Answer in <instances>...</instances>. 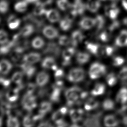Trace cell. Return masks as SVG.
Here are the masks:
<instances>
[{"label":"cell","instance_id":"21","mask_svg":"<svg viewBox=\"0 0 127 127\" xmlns=\"http://www.w3.org/2000/svg\"><path fill=\"white\" fill-rule=\"evenodd\" d=\"M25 48L21 46H17L14 48L10 53V58L13 61L16 62L21 58L22 54L24 52Z\"/></svg>","mask_w":127,"mask_h":127},{"label":"cell","instance_id":"63","mask_svg":"<svg viewBox=\"0 0 127 127\" xmlns=\"http://www.w3.org/2000/svg\"></svg>","mask_w":127,"mask_h":127},{"label":"cell","instance_id":"11","mask_svg":"<svg viewBox=\"0 0 127 127\" xmlns=\"http://www.w3.org/2000/svg\"><path fill=\"white\" fill-rule=\"evenodd\" d=\"M45 14L46 18L50 22H57L60 20V14L56 9H52L46 10Z\"/></svg>","mask_w":127,"mask_h":127},{"label":"cell","instance_id":"8","mask_svg":"<svg viewBox=\"0 0 127 127\" xmlns=\"http://www.w3.org/2000/svg\"><path fill=\"white\" fill-rule=\"evenodd\" d=\"M41 60V55L37 53H31L24 55L23 60L24 62L28 64H35L39 62Z\"/></svg>","mask_w":127,"mask_h":127},{"label":"cell","instance_id":"38","mask_svg":"<svg viewBox=\"0 0 127 127\" xmlns=\"http://www.w3.org/2000/svg\"><path fill=\"white\" fill-rule=\"evenodd\" d=\"M57 3L59 8L63 11L70 8L71 6L68 0H57Z\"/></svg>","mask_w":127,"mask_h":127},{"label":"cell","instance_id":"12","mask_svg":"<svg viewBox=\"0 0 127 127\" xmlns=\"http://www.w3.org/2000/svg\"><path fill=\"white\" fill-rule=\"evenodd\" d=\"M72 121L74 123L79 122L83 119L84 111L82 109H71L69 112Z\"/></svg>","mask_w":127,"mask_h":127},{"label":"cell","instance_id":"44","mask_svg":"<svg viewBox=\"0 0 127 127\" xmlns=\"http://www.w3.org/2000/svg\"><path fill=\"white\" fill-rule=\"evenodd\" d=\"M102 107L104 110H111L113 109L115 107L114 101L110 99L105 100L102 104Z\"/></svg>","mask_w":127,"mask_h":127},{"label":"cell","instance_id":"41","mask_svg":"<svg viewBox=\"0 0 127 127\" xmlns=\"http://www.w3.org/2000/svg\"><path fill=\"white\" fill-rule=\"evenodd\" d=\"M44 40L40 36H37L35 38L32 42V46L35 49H40L44 46Z\"/></svg>","mask_w":127,"mask_h":127},{"label":"cell","instance_id":"30","mask_svg":"<svg viewBox=\"0 0 127 127\" xmlns=\"http://www.w3.org/2000/svg\"><path fill=\"white\" fill-rule=\"evenodd\" d=\"M99 106V103L93 98H89L87 100L85 104V108L87 111L94 110Z\"/></svg>","mask_w":127,"mask_h":127},{"label":"cell","instance_id":"31","mask_svg":"<svg viewBox=\"0 0 127 127\" xmlns=\"http://www.w3.org/2000/svg\"><path fill=\"white\" fill-rule=\"evenodd\" d=\"M51 109V103L48 101H43L40 105L39 113L45 116L46 114L50 112Z\"/></svg>","mask_w":127,"mask_h":127},{"label":"cell","instance_id":"35","mask_svg":"<svg viewBox=\"0 0 127 127\" xmlns=\"http://www.w3.org/2000/svg\"><path fill=\"white\" fill-rule=\"evenodd\" d=\"M76 52V50L73 47H68L64 50L63 52V57L64 60L70 61L72 57Z\"/></svg>","mask_w":127,"mask_h":127},{"label":"cell","instance_id":"3","mask_svg":"<svg viewBox=\"0 0 127 127\" xmlns=\"http://www.w3.org/2000/svg\"><path fill=\"white\" fill-rule=\"evenodd\" d=\"M36 97L33 94L24 95L22 100V105L24 110L31 111L37 106Z\"/></svg>","mask_w":127,"mask_h":127},{"label":"cell","instance_id":"45","mask_svg":"<svg viewBox=\"0 0 127 127\" xmlns=\"http://www.w3.org/2000/svg\"><path fill=\"white\" fill-rule=\"evenodd\" d=\"M107 82L109 86H115L117 82V78L115 74L113 73H111L108 74L106 77Z\"/></svg>","mask_w":127,"mask_h":127},{"label":"cell","instance_id":"2","mask_svg":"<svg viewBox=\"0 0 127 127\" xmlns=\"http://www.w3.org/2000/svg\"><path fill=\"white\" fill-rule=\"evenodd\" d=\"M106 67L105 65L98 63L93 64L90 67L89 75L91 79H96L105 74L106 72Z\"/></svg>","mask_w":127,"mask_h":127},{"label":"cell","instance_id":"5","mask_svg":"<svg viewBox=\"0 0 127 127\" xmlns=\"http://www.w3.org/2000/svg\"><path fill=\"white\" fill-rule=\"evenodd\" d=\"M86 49L93 54L101 56L105 55L104 47H101L97 44L87 43L86 44Z\"/></svg>","mask_w":127,"mask_h":127},{"label":"cell","instance_id":"23","mask_svg":"<svg viewBox=\"0 0 127 127\" xmlns=\"http://www.w3.org/2000/svg\"><path fill=\"white\" fill-rule=\"evenodd\" d=\"M101 3L98 0H89L86 4V8L90 11L95 13L99 8Z\"/></svg>","mask_w":127,"mask_h":127},{"label":"cell","instance_id":"4","mask_svg":"<svg viewBox=\"0 0 127 127\" xmlns=\"http://www.w3.org/2000/svg\"><path fill=\"white\" fill-rule=\"evenodd\" d=\"M85 76L84 70L81 68H76L70 71L67 78L72 83H79L83 81Z\"/></svg>","mask_w":127,"mask_h":127},{"label":"cell","instance_id":"15","mask_svg":"<svg viewBox=\"0 0 127 127\" xmlns=\"http://www.w3.org/2000/svg\"><path fill=\"white\" fill-rule=\"evenodd\" d=\"M21 89L18 86L14 89H10L6 94V97L7 99L11 102L16 101L18 98L19 92Z\"/></svg>","mask_w":127,"mask_h":127},{"label":"cell","instance_id":"53","mask_svg":"<svg viewBox=\"0 0 127 127\" xmlns=\"http://www.w3.org/2000/svg\"><path fill=\"white\" fill-rule=\"evenodd\" d=\"M64 71L62 69H57L55 71L54 76L57 79H59L64 76Z\"/></svg>","mask_w":127,"mask_h":127},{"label":"cell","instance_id":"26","mask_svg":"<svg viewBox=\"0 0 127 127\" xmlns=\"http://www.w3.org/2000/svg\"><path fill=\"white\" fill-rule=\"evenodd\" d=\"M100 115H96L92 117L89 118L85 121V126H99V117Z\"/></svg>","mask_w":127,"mask_h":127},{"label":"cell","instance_id":"50","mask_svg":"<svg viewBox=\"0 0 127 127\" xmlns=\"http://www.w3.org/2000/svg\"><path fill=\"white\" fill-rule=\"evenodd\" d=\"M125 60L122 57H115L113 60V65L115 66H120L124 64Z\"/></svg>","mask_w":127,"mask_h":127},{"label":"cell","instance_id":"22","mask_svg":"<svg viewBox=\"0 0 127 127\" xmlns=\"http://www.w3.org/2000/svg\"><path fill=\"white\" fill-rule=\"evenodd\" d=\"M45 9L46 8L43 3L39 0L35 3V6L33 10V14L35 16H40L46 13V10Z\"/></svg>","mask_w":127,"mask_h":127},{"label":"cell","instance_id":"33","mask_svg":"<svg viewBox=\"0 0 127 127\" xmlns=\"http://www.w3.org/2000/svg\"><path fill=\"white\" fill-rule=\"evenodd\" d=\"M105 87L104 85L102 83H97L94 88L91 91V94L93 96H98L103 94L104 93Z\"/></svg>","mask_w":127,"mask_h":127},{"label":"cell","instance_id":"34","mask_svg":"<svg viewBox=\"0 0 127 127\" xmlns=\"http://www.w3.org/2000/svg\"><path fill=\"white\" fill-rule=\"evenodd\" d=\"M53 91L50 96V99L53 102H58L60 99V93L62 89L56 87H53Z\"/></svg>","mask_w":127,"mask_h":127},{"label":"cell","instance_id":"1","mask_svg":"<svg viewBox=\"0 0 127 127\" xmlns=\"http://www.w3.org/2000/svg\"><path fill=\"white\" fill-rule=\"evenodd\" d=\"M82 92V89L76 86L66 90L65 95L67 100V105L71 106L76 103H79Z\"/></svg>","mask_w":127,"mask_h":127},{"label":"cell","instance_id":"52","mask_svg":"<svg viewBox=\"0 0 127 127\" xmlns=\"http://www.w3.org/2000/svg\"><path fill=\"white\" fill-rule=\"evenodd\" d=\"M36 88V86L33 83H29L27 88V93L28 94H33Z\"/></svg>","mask_w":127,"mask_h":127},{"label":"cell","instance_id":"48","mask_svg":"<svg viewBox=\"0 0 127 127\" xmlns=\"http://www.w3.org/2000/svg\"><path fill=\"white\" fill-rule=\"evenodd\" d=\"M8 35L6 31L3 30H0V44H3L8 41Z\"/></svg>","mask_w":127,"mask_h":127},{"label":"cell","instance_id":"47","mask_svg":"<svg viewBox=\"0 0 127 127\" xmlns=\"http://www.w3.org/2000/svg\"><path fill=\"white\" fill-rule=\"evenodd\" d=\"M71 43V40L65 35H63L59 37V43L61 46H67Z\"/></svg>","mask_w":127,"mask_h":127},{"label":"cell","instance_id":"14","mask_svg":"<svg viewBox=\"0 0 127 127\" xmlns=\"http://www.w3.org/2000/svg\"><path fill=\"white\" fill-rule=\"evenodd\" d=\"M60 48L55 43H48L46 48L45 49L43 53H49L54 55L56 57H58L60 53Z\"/></svg>","mask_w":127,"mask_h":127},{"label":"cell","instance_id":"17","mask_svg":"<svg viewBox=\"0 0 127 127\" xmlns=\"http://www.w3.org/2000/svg\"><path fill=\"white\" fill-rule=\"evenodd\" d=\"M115 44L119 47L127 46V31L123 30L121 32L115 40Z\"/></svg>","mask_w":127,"mask_h":127},{"label":"cell","instance_id":"20","mask_svg":"<svg viewBox=\"0 0 127 127\" xmlns=\"http://www.w3.org/2000/svg\"><path fill=\"white\" fill-rule=\"evenodd\" d=\"M12 68V64L8 60L3 59L0 64V71L2 74L5 75L10 72Z\"/></svg>","mask_w":127,"mask_h":127},{"label":"cell","instance_id":"62","mask_svg":"<svg viewBox=\"0 0 127 127\" xmlns=\"http://www.w3.org/2000/svg\"><path fill=\"white\" fill-rule=\"evenodd\" d=\"M122 1H123L126 2L127 3V0H122Z\"/></svg>","mask_w":127,"mask_h":127},{"label":"cell","instance_id":"28","mask_svg":"<svg viewBox=\"0 0 127 127\" xmlns=\"http://www.w3.org/2000/svg\"><path fill=\"white\" fill-rule=\"evenodd\" d=\"M104 124L107 127H115L118 126L119 122L114 115H108L105 118Z\"/></svg>","mask_w":127,"mask_h":127},{"label":"cell","instance_id":"60","mask_svg":"<svg viewBox=\"0 0 127 127\" xmlns=\"http://www.w3.org/2000/svg\"><path fill=\"white\" fill-rule=\"evenodd\" d=\"M122 5L124 7V8L126 9V10H127V3L122 1Z\"/></svg>","mask_w":127,"mask_h":127},{"label":"cell","instance_id":"43","mask_svg":"<svg viewBox=\"0 0 127 127\" xmlns=\"http://www.w3.org/2000/svg\"><path fill=\"white\" fill-rule=\"evenodd\" d=\"M112 31L108 28L105 31H104L100 34L99 36L100 39L102 41L106 42L110 40L111 35V33Z\"/></svg>","mask_w":127,"mask_h":127},{"label":"cell","instance_id":"49","mask_svg":"<svg viewBox=\"0 0 127 127\" xmlns=\"http://www.w3.org/2000/svg\"><path fill=\"white\" fill-rule=\"evenodd\" d=\"M9 4L5 0H2L0 3V11L2 14H5L8 11Z\"/></svg>","mask_w":127,"mask_h":127},{"label":"cell","instance_id":"7","mask_svg":"<svg viewBox=\"0 0 127 127\" xmlns=\"http://www.w3.org/2000/svg\"><path fill=\"white\" fill-rule=\"evenodd\" d=\"M64 115L60 110L53 113L52 116V119L58 127H65L68 124L64 120Z\"/></svg>","mask_w":127,"mask_h":127},{"label":"cell","instance_id":"55","mask_svg":"<svg viewBox=\"0 0 127 127\" xmlns=\"http://www.w3.org/2000/svg\"><path fill=\"white\" fill-rule=\"evenodd\" d=\"M0 83L3 86L7 87L10 85V79H6L3 78L1 77L0 78Z\"/></svg>","mask_w":127,"mask_h":127},{"label":"cell","instance_id":"27","mask_svg":"<svg viewBox=\"0 0 127 127\" xmlns=\"http://www.w3.org/2000/svg\"><path fill=\"white\" fill-rule=\"evenodd\" d=\"M34 31V27L33 24H28L22 28L20 33L21 36L24 37H27L32 34Z\"/></svg>","mask_w":127,"mask_h":127},{"label":"cell","instance_id":"39","mask_svg":"<svg viewBox=\"0 0 127 127\" xmlns=\"http://www.w3.org/2000/svg\"><path fill=\"white\" fill-rule=\"evenodd\" d=\"M72 21L66 18L62 20L60 22V25L61 29L64 31H67L70 29L72 26Z\"/></svg>","mask_w":127,"mask_h":127},{"label":"cell","instance_id":"40","mask_svg":"<svg viewBox=\"0 0 127 127\" xmlns=\"http://www.w3.org/2000/svg\"><path fill=\"white\" fill-rule=\"evenodd\" d=\"M8 127H18L20 126V122L17 118L13 116H8L7 120Z\"/></svg>","mask_w":127,"mask_h":127},{"label":"cell","instance_id":"59","mask_svg":"<svg viewBox=\"0 0 127 127\" xmlns=\"http://www.w3.org/2000/svg\"><path fill=\"white\" fill-rule=\"evenodd\" d=\"M123 123L126 126H127V116L124 117L123 119Z\"/></svg>","mask_w":127,"mask_h":127},{"label":"cell","instance_id":"46","mask_svg":"<svg viewBox=\"0 0 127 127\" xmlns=\"http://www.w3.org/2000/svg\"><path fill=\"white\" fill-rule=\"evenodd\" d=\"M95 25L98 30L101 29L103 28L105 24V19L101 15H98L96 16L95 18Z\"/></svg>","mask_w":127,"mask_h":127},{"label":"cell","instance_id":"32","mask_svg":"<svg viewBox=\"0 0 127 127\" xmlns=\"http://www.w3.org/2000/svg\"><path fill=\"white\" fill-rule=\"evenodd\" d=\"M90 58L89 53L84 52H79L76 55V60L79 64H84L87 63Z\"/></svg>","mask_w":127,"mask_h":127},{"label":"cell","instance_id":"24","mask_svg":"<svg viewBox=\"0 0 127 127\" xmlns=\"http://www.w3.org/2000/svg\"><path fill=\"white\" fill-rule=\"evenodd\" d=\"M16 44V41L13 40L10 41H8L7 43L1 45L0 47V54L1 55H5L8 53L10 50V49L13 47L15 46Z\"/></svg>","mask_w":127,"mask_h":127},{"label":"cell","instance_id":"6","mask_svg":"<svg viewBox=\"0 0 127 127\" xmlns=\"http://www.w3.org/2000/svg\"><path fill=\"white\" fill-rule=\"evenodd\" d=\"M43 34L49 39H54L59 36L58 30L53 26L48 25L45 26L43 29Z\"/></svg>","mask_w":127,"mask_h":127},{"label":"cell","instance_id":"57","mask_svg":"<svg viewBox=\"0 0 127 127\" xmlns=\"http://www.w3.org/2000/svg\"><path fill=\"white\" fill-rule=\"evenodd\" d=\"M51 125H50L48 122H44L41 123L39 126V127H46V126H52Z\"/></svg>","mask_w":127,"mask_h":127},{"label":"cell","instance_id":"36","mask_svg":"<svg viewBox=\"0 0 127 127\" xmlns=\"http://www.w3.org/2000/svg\"><path fill=\"white\" fill-rule=\"evenodd\" d=\"M28 8V3L25 0L19 1L14 5V9L20 13L25 11Z\"/></svg>","mask_w":127,"mask_h":127},{"label":"cell","instance_id":"16","mask_svg":"<svg viewBox=\"0 0 127 127\" xmlns=\"http://www.w3.org/2000/svg\"><path fill=\"white\" fill-rule=\"evenodd\" d=\"M49 80V76L45 72H39L36 76V84L40 87H42L46 85Z\"/></svg>","mask_w":127,"mask_h":127},{"label":"cell","instance_id":"61","mask_svg":"<svg viewBox=\"0 0 127 127\" xmlns=\"http://www.w3.org/2000/svg\"><path fill=\"white\" fill-rule=\"evenodd\" d=\"M123 22L124 24L126 25L127 26V17L125 19H124V21H123Z\"/></svg>","mask_w":127,"mask_h":127},{"label":"cell","instance_id":"9","mask_svg":"<svg viewBox=\"0 0 127 127\" xmlns=\"http://www.w3.org/2000/svg\"><path fill=\"white\" fill-rule=\"evenodd\" d=\"M20 66L24 74L26 75L28 79H30L34 75L36 70V67L25 62L21 64Z\"/></svg>","mask_w":127,"mask_h":127},{"label":"cell","instance_id":"25","mask_svg":"<svg viewBox=\"0 0 127 127\" xmlns=\"http://www.w3.org/2000/svg\"><path fill=\"white\" fill-rule=\"evenodd\" d=\"M118 103L125 104L127 102V89L123 88L119 91L116 98Z\"/></svg>","mask_w":127,"mask_h":127},{"label":"cell","instance_id":"56","mask_svg":"<svg viewBox=\"0 0 127 127\" xmlns=\"http://www.w3.org/2000/svg\"><path fill=\"white\" fill-rule=\"evenodd\" d=\"M59 110L64 115H65V114L67 113V111H68L67 108L65 107H62Z\"/></svg>","mask_w":127,"mask_h":127},{"label":"cell","instance_id":"18","mask_svg":"<svg viewBox=\"0 0 127 127\" xmlns=\"http://www.w3.org/2000/svg\"><path fill=\"white\" fill-rule=\"evenodd\" d=\"M21 20L18 18L14 14L10 15L7 19L9 28L11 30L16 29L18 28L21 24Z\"/></svg>","mask_w":127,"mask_h":127},{"label":"cell","instance_id":"54","mask_svg":"<svg viewBox=\"0 0 127 127\" xmlns=\"http://www.w3.org/2000/svg\"><path fill=\"white\" fill-rule=\"evenodd\" d=\"M105 54L107 56H111L113 53L114 49L113 47L110 46H104Z\"/></svg>","mask_w":127,"mask_h":127},{"label":"cell","instance_id":"10","mask_svg":"<svg viewBox=\"0 0 127 127\" xmlns=\"http://www.w3.org/2000/svg\"><path fill=\"white\" fill-rule=\"evenodd\" d=\"M79 25L83 29L85 30L90 29L95 25V19L89 17H83L80 21Z\"/></svg>","mask_w":127,"mask_h":127},{"label":"cell","instance_id":"42","mask_svg":"<svg viewBox=\"0 0 127 127\" xmlns=\"http://www.w3.org/2000/svg\"><path fill=\"white\" fill-rule=\"evenodd\" d=\"M23 75V72H16L12 76V81L18 85L22 84Z\"/></svg>","mask_w":127,"mask_h":127},{"label":"cell","instance_id":"29","mask_svg":"<svg viewBox=\"0 0 127 127\" xmlns=\"http://www.w3.org/2000/svg\"><path fill=\"white\" fill-rule=\"evenodd\" d=\"M56 65L54 58L52 57H46L42 62V67L44 69H52L53 66Z\"/></svg>","mask_w":127,"mask_h":127},{"label":"cell","instance_id":"37","mask_svg":"<svg viewBox=\"0 0 127 127\" xmlns=\"http://www.w3.org/2000/svg\"><path fill=\"white\" fill-rule=\"evenodd\" d=\"M35 122L36 121L33 118V116L29 115L24 117L23 120V125L24 127H32L34 125Z\"/></svg>","mask_w":127,"mask_h":127},{"label":"cell","instance_id":"19","mask_svg":"<svg viewBox=\"0 0 127 127\" xmlns=\"http://www.w3.org/2000/svg\"><path fill=\"white\" fill-rule=\"evenodd\" d=\"M84 36L83 33L80 31L77 30L73 32L71 36V43L73 46L75 47L79 43L83 40Z\"/></svg>","mask_w":127,"mask_h":127},{"label":"cell","instance_id":"51","mask_svg":"<svg viewBox=\"0 0 127 127\" xmlns=\"http://www.w3.org/2000/svg\"><path fill=\"white\" fill-rule=\"evenodd\" d=\"M119 77L121 80L127 79V67H124L120 71L119 74Z\"/></svg>","mask_w":127,"mask_h":127},{"label":"cell","instance_id":"58","mask_svg":"<svg viewBox=\"0 0 127 127\" xmlns=\"http://www.w3.org/2000/svg\"><path fill=\"white\" fill-rule=\"evenodd\" d=\"M25 0L28 3H36L40 0Z\"/></svg>","mask_w":127,"mask_h":127},{"label":"cell","instance_id":"13","mask_svg":"<svg viewBox=\"0 0 127 127\" xmlns=\"http://www.w3.org/2000/svg\"><path fill=\"white\" fill-rule=\"evenodd\" d=\"M70 8L76 12L77 14L82 15L84 13L86 5L80 0H76L73 4H71Z\"/></svg>","mask_w":127,"mask_h":127}]
</instances>
